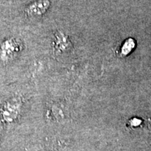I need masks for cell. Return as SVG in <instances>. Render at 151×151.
I'll return each mask as SVG.
<instances>
[{
	"mask_svg": "<svg viewBox=\"0 0 151 151\" xmlns=\"http://www.w3.org/2000/svg\"><path fill=\"white\" fill-rule=\"evenodd\" d=\"M22 50V43L15 37L7 38L0 44V61L8 63L12 61Z\"/></svg>",
	"mask_w": 151,
	"mask_h": 151,
	"instance_id": "obj_1",
	"label": "cell"
},
{
	"mask_svg": "<svg viewBox=\"0 0 151 151\" xmlns=\"http://www.w3.org/2000/svg\"><path fill=\"white\" fill-rule=\"evenodd\" d=\"M52 46L54 52L56 54L68 52L73 47L69 37L61 31H58L55 34Z\"/></svg>",
	"mask_w": 151,
	"mask_h": 151,
	"instance_id": "obj_2",
	"label": "cell"
},
{
	"mask_svg": "<svg viewBox=\"0 0 151 151\" xmlns=\"http://www.w3.org/2000/svg\"><path fill=\"white\" fill-rule=\"evenodd\" d=\"M50 6V2L49 0H37L26 7L24 14L29 18L41 16L46 14Z\"/></svg>",
	"mask_w": 151,
	"mask_h": 151,
	"instance_id": "obj_3",
	"label": "cell"
},
{
	"mask_svg": "<svg viewBox=\"0 0 151 151\" xmlns=\"http://www.w3.org/2000/svg\"><path fill=\"white\" fill-rule=\"evenodd\" d=\"M136 46V41L134 39L132 38H129V39H126L122 43V45L120 47V50L118 51L119 55L121 57H125L129 55L134 48H135Z\"/></svg>",
	"mask_w": 151,
	"mask_h": 151,
	"instance_id": "obj_4",
	"label": "cell"
}]
</instances>
